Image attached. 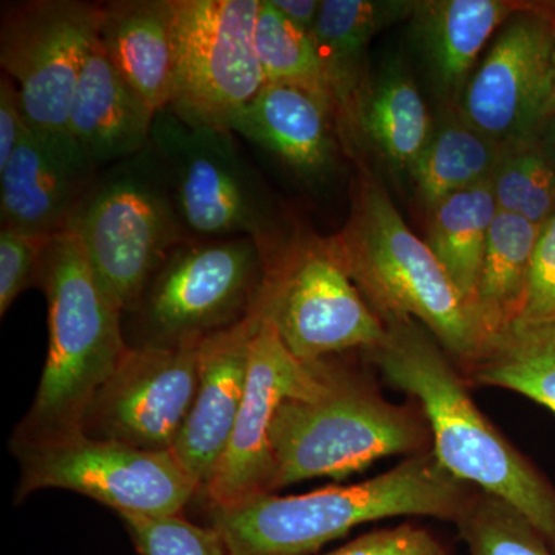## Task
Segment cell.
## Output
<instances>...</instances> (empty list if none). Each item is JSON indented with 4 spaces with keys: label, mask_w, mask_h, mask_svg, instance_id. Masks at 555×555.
<instances>
[{
    "label": "cell",
    "mask_w": 555,
    "mask_h": 555,
    "mask_svg": "<svg viewBox=\"0 0 555 555\" xmlns=\"http://www.w3.org/2000/svg\"><path fill=\"white\" fill-rule=\"evenodd\" d=\"M318 361V360H317ZM317 361L292 356L275 328L259 320L251 341L246 393L235 429L204 491L210 509H221L262 494H273L275 459L270 426L281 401L302 396L315 383Z\"/></svg>",
    "instance_id": "9a60e30c"
},
{
    "label": "cell",
    "mask_w": 555,
    "mask_h": 555,
    "mask_svg": "<svg viewBox=\"0 0 555 555\" xmlns=\"http://www.w3.org/2000/svg\"><path fill=\"white\" fill-rule=\"evenodd\" d=\"M317 367L308 392L281 401L273 415V491L312 478L343 480L386 456L433 451L429 422L414 400L392 403L366 367L339 356L321 358Z\"/></svg>",
    "instance_id": "3957f363"
},
{
    "label": "cell",
    "mask_w": 555,
    "mask_h": 555,
    "mask_svg": "<svg viewBox=\"0 0 555 555\" xmlns=\"http://www.w3.org/2000/svg\"><path fill=\"white\" fill-rule=\"evenodd\" d=\"M503 147L459 115L434 126L409 179L429 211L448 196L491 181Z\"/></svg>",
    "instance_id": "4316f807"
},
{
    "label": "cell",
    "mask_w": 555,
    "mask_h": 555,
    "mask_svg": "<svg viewBox=\"0 0 555 555\" xmlns=\"http://www.w3.org/2000/svg\"><path fill=\"white\" fill-rule=\"evenodd\" d=\"M28 129L20 89L9 75L0 76V170L9 164Z\"/></svg>",
    "instance_id": "e575fe53"
},
{
    "label": "cell",
    "mask_w": 555,
    "mask_h": 555,
    "mask_svg": "<svg viewBox=\"0 0 555 555\" xmlns=\"http://www.w3.org/2000/svg\"><path fill=\"white\" fill-rule=\"evenodd\" d=\"M259 318L219 332L201 345L199 385L171 454L195 481L199 495L214 478L246 393L251 341Z\"/></svg>",
    "instance_id": "ac0fdd59"
},
{
    "label": "cell",
    "mask_w": 555,
    "mask_h": 555,
    "mask_svg": "<svg viewBox=\"0 0 555 555\" xmlns=\"http://www.w3.org/2000/svg\"><path fill=\"white\" fill-rule=\"evenodd\" d=\"M496 211L489 182L456 192L427 211V246L473 315L478 275Z\"/></svg>",
    "instance_id": "d4e9b609"
},
{
    "label": "cell",
    "mask_w": 555,
    "mask_h": 555,
    "mask_svg": "<svg viewBox=\"0 0 555 555\" xmlns=\"http://www.w3.org/2000/svg\"><path fill=\"white\" fill-rule=\"evenodd\" d=\"M287 21L312 35L320 16L321 0H270Z\"/></svg>",
    "instance_id": "d590c367"
},
{
    "label": "cell",
    "mask_w": 555,
    "mask_h": 555,
    "mask_svg": "<svg viewBox=\"0 0 555 555\" xmlns=\"http://www.w3.org/2000/svg\"><path fill=\"white\" fill-rule=\"evenodd\" d=\"M537 144L555 170V109L546 116L537 134Z\"/></svg>",
    "instance_id": "8d00e7d4"
},
{
    "label": "cell",
    "mask_w": 555,
    "mask_h": 555,
    "mask_svg": "<svg viewBox=\"0 0 555 555\" xmlns=\"http://www.w3.org/2000/svg\"><path fill=\"white\" fill-rule=\"evenodd\" d=\"M367 363L420 404L433 452L452 476L516 507L555 553V486L478 409L465 374L414 320L386 324Z\"/></svg>",
    "instance_id": "6da1fadb"
},
{
    "label": "cell",
    "mask_w": 555,
    "mask_h": 555,
    "mask_svg": "<svg viewBox=\"0 0 555 555\" xmlns=\"http://www.w3.org/2000/svg\"><path fill=\"white\" fill-rule=\"evenodd\" d=\"M201 346L130 347L101 387L82 433L147 452H171L199 385Z\"/></svg>",
    "instance_id": "5bb4252c"
},
{
    "label": "cell",
    "mask_w": 555,
    "mask_h": 555,
    "mask_svg": "<svg viewBox=\"0 0 555 555\" xmlns=\"http://www.w3.org/2000/svg\"><path fill=\"white\" fill-rule=\"evenodd\" d=\"M524 320L555 318V210L539 228L521 315Z\"/></svg>",
    "instance_id": "836d02e7"
},
{
    "label": "cell",
    "mask_w": 555,
    "mask_h": 555,
    "mask_svg": "<svg viewBox=\"0 0 555 555\" xmlns=\"http://www.w3.org/2000/svg\"><path fill=\"white\" fill-rule=\"evenodd\" d=\"M254 313L305 363L367 352L387 332L347 272L334 236L302 230H294L266 258Z\"/></svg>",
    "instance_id": "ba28073f"
},
{
    "label": "cell",
    "mask_w": 555,
    "mask_h": 555,
    "mask_svg": "<svg viewBox=\"0 0 555 555\" xmlns=\"http://www.w3.org/2000/svg\"><path fill=\"white\" fill-rule=\"evenodd\" d=\"M150 145L190 238H250L268 258L294 232L284 229L232 131L188 122L166 108L156 113Z\"/></svg>",
    "instance_id": "52a82bcc"
},
{
    "label": "cell",
    "mask_w": 555,
    "mask_h": 555,
    "mask_svg": "<svg viewBox=\"0 0 555 555\" xmlns=\"http://www.w3.org/2000/svg\"><path fill=\"white\" fill-rule=\"evenodd\" d=\"M51 238L0 230V315L5 317L28 287H38Z\"/></svg>",
    "instance_id": "1f68e13d"
},
{
    "label": "cell",
    "mask_w": 555,
    "mask_h": 555,
    "mask_svg": "<svg viewBox=\"0 0 555 555\" xmlns=\"http://www.w3.org/2000/svg\"><path fill=\"white\" fill-rule=\"evenodd\" d=\"M266 255L250 238L189 240L170 251L131 317L130 347H198L254 313ZM126 317V315H124Z\"/></svg>",
    "instance_id": "9c48e42d"
},
{
    "label": "cell",
    "mask_w": 555,
    "mask_h": 555,
    "mask_svg": "<svg viewBox=\"0 0 555 555\" xmlns=\"http://www.w3.org/2000/svg\"><path fill=\"white\" fill-rule=\"evenodd\" d=\"M101 3L21 0L0 9V65L16 82L28 127L67 131L69 107L98 38Z\"/></svg>",
    "instance_id": "7c38bea8"
},
{
    "label": "cell",
    "mask_w": 555,
    "mask_h": 555,
    "mask_svg": "<svg viewBox=\"0 0 555 555\" xmlns=\"http://www.w3.org/2000/svg\"><path fill=\"white\" fill-rule=\"evenodd\" d=\"M255 49L266 83H292L334 101L312 35L287 21L270 0H259Z\"/></svg>",
    "instance_id": "83f0119b"
},
{
    "label": "cell",
    "mask_w": 555,
    "mask_h": 555,
    "mask_svg": "<svg viewBox=\"0 0 555 555\" xmlns=\"http://www.w3.org/2000/svg\"><path fill=\"white\" fill-rule=\"evenodd\" d=\"M98 173L68 131L28 127L0 170L2 230L46 238L60 235Z\"/></svg>",
    "instance_id": "2e32d148"
},
{
    "label": "cell",
    "mask_w": 555,
    "mask_h": 555,
    "mask_svg": "<svg viewBox=\"0 0 555 555\" xmlns=\"http://www.w3.org/2000/svg\"><path fill=\"white\" fill-rule=\"evenodd\" d=\"M38 287L49 306V350L30 412L11 441L82 433L94 397L129 350L122 310L72 232L51 238Z\"/></svg>",
    "instance_id": "277c9868"
},
{
    "label": "cell",
    "mask_w": 555,
    "mask_h": 555,
    "mask_svg": "<svg viewBox=\"0 0 555 555\" xmlns=\"http://www.w3.org/2000/svg\"><path fill=\"white\" fill-rule=\"evenodd\" d=\"M539 228L517 215L496 211L474 299V315L486 338L521 315Z\"/></svg>",
    "instance_id": "484cf974"
},
{
    "label": "cell",
    "mask_w": 555,
    "mask_h": 555,
    "mask_svg": "<svg viewBox=\"0 0 555 555\" xmlns=\"http://www.w3.org/2000/svg\"><path fill=\"white\" fill-rule=\"evenodd\" d=\"M258 9L259 0H175V115L229 130L266 86L255 49Z\"/></svg>",
    "instance_id": "8fae6325"
},
{
    "label": "cell",
    "mask_w": 555,
    "mask_h": 555,
    "mask_svg": "<svg viewBox=\"0 0 555 555\" xmlns=\"http://www.w3.org/2000/svg\"><path fill=\"white\" fill-rule=\"evenodd\" d=\"M434 126L415 80L397 60L366 79L339 119L343 144L364 142L387 169L408 177Z\"/></svg>",
    "instance_id": "ffe728a7"
},
{
    "label": "cell",
    "mask_w": 555,
    "mask_h": 555,
    "mask_svg": "<svg viewBox=\"0 0 555 555\" xmlns=\"http://www.w3.org/2000/svg\"><path fill=\"white\" fill-rule=\"evenodd\" d=\"M474 492L429 451L361 483L299 495L262 494L211 509L210 526L232 555H313L358 526L386 518L455 524Z\"/></svg>",
    "instance_id": "7a4b0ae2"
},
{
    "label": "cell",
    "mask_w": 555,
    "mask_h": 555,
    "mask_svg": "<svg viewBox=\"0 0 555 555\" xmlns=\"http://www.w3.org/2000/svg\"><path fill=\"white\" fill-rule=\"evenodd\" d=\"M525 3L509 0L415 2L409 17L412 38L438 93L459 102L486 43Z\"/></svg>",
    "instance_id": "44dd1931"
},
{
    "label": "cell",
    "mask_w": 555,
    "mask_h": 555,
    "mask_svg": "<svg viewBox=\"0 0 555 555\" xmlns=\"http://www.w3.org/2000/svg\"><path fill=\"white\" fill-rule=\"evenodd\" d=\"M98 40L113 67L156 113L175 83V0L101 2Z\"/></svg>",
    "instance_id": "7402d4cb"
},
{
    "label": "cell",
    "mask_w": 555,
    "mask_h": 555,
    "mask_svg": "<svg viewBox=\"0 0 555 555\" xmlns=\"http://www.w3.org/2000/svg\"><path fill=\"white\" fill-rule=\"evenodd\" d=\"M302 184H326L338 167L341 131L334 101L292 83H266L229 124Z\"/></svg>",
    "instance_id": "e0dca14e"
},
{
    "label": "cell",
    "mask_w": 555,
    "mask_h": 555,
    "mask_svg": "<svg viewBox=\"0 0 555 555\" xmlns=\"http://www.w3.org/2000/svg\"><path fill=\"white\" fill-rule=\"evenodd\" d=\"M550 16H551V35H553V75H554V89H553V100H551L550 115L551 112L555 109V2H550Z\"/></svg>",
    "instance_id": "74e56055"
},
{
    "label": "cell",
    "mask_w": 555,
    "mask_h": 555,
    "mask_svg": "<svg viewBox=\"0 0 555 555\" xmlns=\"http://www.w3.org/2000/svg\"><path fill=\"white\" fill-rule=\"evenodd\" d=\"M20 460L16 500L40 489H67L119 516H170L199 495L171 452H147L87 434L11 441Z\"/></svg>",
    "instance_id": "30bf717a"
},
{
    "label": "cell",
    "mask_w": 555,
    "mask_h": 555,
    "mask_svg": "<svg viewBox=\"0 0 555 555\" xmlns=\"http://www.w3.org/2000/svg\"><path fill=\"white\" fill-rule=\"evenodd\" d=\"M334 241L358 291L383 323L422 324L462 371L476 360L483 331L377 178L361 175L350 217Z\"/></svg>",
    "instance_id": "5b68a950"
},
{
    "label": "cell",
    "mask_w": 555,
    "mask_h": 555,
    "mask_svg": "<svg viewBox=\"0 0 555 555\" xmlns=\"http://www.w3.org/2000/svg\"><path fill=\"white\" fill-rule=\"evenodd\" d=\"M463 374L470 387L513 390L555 414V318H517L485 339Z\"/></svg>",
    "instance_id": "cb8c5ba5"
},
{
    "label": "cell",
    "mask_w": 555,
    "mask_h": 555,
    "mask_svg": "<svg viewBox=\"0 0 555 555\" xmlns=\"http://www.w3.org/2000/svg\"><path fill=\"white\" fill-rule=\"evenodd\" d=\"M496 208L542 225L555 210V170L535 141L503 149L491 181Z\"/></svg>",
    "instance_id": "f1b7e54d"
},
{
    "label": "cell",
    "mask_w": 555,
    "mask_h": 555,
    "mask_svg": "<svg viewBox=\"0 0 555 555\" xmlns=\"http://www.w3.org/2000/svg\"><path fill=\"white\" fill-rule=\"evenodd\" d=\"M326 555H452L447 543L425 528L403 524L374 529Z\"/></svg>",
    "instance_id": "d6a6232c"
},
{
    "label": "cell",
    "mask_w": 555,
    "mask_h": 555,
    "mask_svg": "<svg viewBox=\"0 0 555 555\" xmlns=\"http://www.w3.org/2000/svg\"><path fill=\"white\" fill-rule=\"evenodd\" d=\"M550 2H526L496 31L456 115L505 147L535 141L553 100Z\"/></svg>",
    "instance_id": "4fadbf2b"
},
{
    "label": "cell",
    "mask_w": 555,
    "mask_h": 555,
    "mask_svg": "<svg viewBox=\"0 0 555 555\" xmlns=\"http://www.w3.org/2000/svg\"><path fill=\"white\" fill-rule=\"evenodd\" d=\"M415 2L406 0H321L312 31L338 120L366 82L372 39L397 21L409 20Z\"/></svg>",
    "instance_id": "603a6c76"
},
{
    "label": "cell",
    "mask_w": 555,
    "mask_h": 555,
    "mask_svg": "<svg viewBox=\"0 0 555 555\" xmlns=\"http://www.w3.org/2000/svg\"><path fill=\"white\" fill-rule=\"evenodd\" d=\"M454 525L469 555H555L516 507L480 489Z\"/></svg>",
    "instance_id": "f546056e"
},
{
    "label": "cell",
    "mask_w": 555,
    "mask_h": 555,
    "mask_svg": "<svg viewBox=\"0 0 555 555\" xmlns=\"http://www.w3.org/2000/svg\"><path fill=\"white\" fill-rule=\"evenodd\" d=\"M156 112L113 67L96 38L69 107L67 131L98 171L133 158L152 141Z\"/></svg>",
    "instance_id": "d6986e66"
},
{
    "label": "cell",
    "mask_w": 555,
    "mask_h": 555,
    "mask_svg": "<svg viewBox=\"0 0 555 555\" xmlns=\"http://www.w3.org/2000/svg\"><path fill=\"white\" fill-rule=\"evenodd\" d=\"M119 517L138 555H232L214 526L192 524L181 514Z\"/></svg>",
    "instance_id": "4dcf8cb0"
},
{
    "label": "cell",
    "mask_w": 555,
    "mask_h": 555,
    "mask_svg": "<svg viewBox=\"0 0 555 555\" xmlns=\"http://www.w3.org/2000/svg\"><path fill=\"white\" fill-rule=\"evenodd\" d=\"M67 232L79 240L91 269L124 315L137 308L170 251L192 240L152 145L98 173Z\"/></svg>",
    "instance_id": "8992f818"
}]
</instances>
